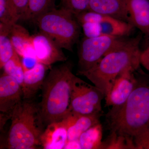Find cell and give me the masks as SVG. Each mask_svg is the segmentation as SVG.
I'll use <instances>...</instances> for the list:
<instances>
[{
  "instance_id": "1",
  "label": "cell",
  "mask_w": 149,
  "mask_h": 149,
  "mask_svg": "<svg viewBox=\"0 0 149 149\" xmlns=\"http://www.w3.org/2000/svg\"><path fill=\"white\" fill-rule=\"evenodd\" d=\"M70 62L51 68L42 86V99L38 106L42 126L63 120L69 112L71 85L75 76Z\"/></svg>"
},
{
  "instance_id": "2",
  "label": "cell",
  "mask_w": 149,
  "mask_h": 149,
  "mask_svg": "<svg viewBox=\"0 0 149 149\" xmlns=\"http://www.w3.org/2000/svg\"><path fill=\"white\" fill-rule=\"evenodd\" d=\"M141 40L140 36L129 38L124 45L105 56L92 68L77 71V74L86 77L102 91L105 97L120 74L127 70L136 71L139 69Z\"/></svg>"
},
{
  "instance_id": "3",
  "label": "cell",
  "mask_w": 149,
  "mask_h": 149,
  "mask_svg": "<svg viewBox=\"0 0 149 149\" xmlns=\"http://www.w3.org/2000/svg\"><path fill=\"white\" fill-rule=\"evenodd\" d=\"M135 87L121 106L107 114L111 132L131 137L149 124V78L136 77Z\"/></svg>"
},
{
  "instance_id": "4",
  "label": "cell",
  "mask_w": 149,
  "mask_h": 149,
  "mask_svg": "<svg viewBox=\"0 0 149 149\" xmlns=\"http://www.w3.org/2000/svg\"><path fill=\"white\" fill-rule=\"evenodd\" d=\"M10 119L6 141L8 148L33 149L41 145L43 126L37 105L30 100L23 99L14 109Z\"/></svg>"
},
{
  "instance_id": "5",
  "label": "cell",
  "mask_w": 149,
  "mask_h": 149,
  "mask_svg": "<svg viewBox=\"0 0 149 149\" xmlns=\"http://www.w3.org/2000/svg\"><path fill=\"white\" fill-rule=\"evenodd\" d=\"M35 23L40 32L52 38L61 48L72 52L81 27L73 13L55 8L39 17Z\"/></svg>"
},
{
  "instance_id": "6",
  "label": "cell",
  "mask_w": 149,
  "mask_h": 149,
  "mask_svg": "<svg viewBox=\"0 0 149 149\" xmlns=\"http://www.w3.org/2000/svg\"><path fill=\"white\" fill-rule=\"evenodd\" d=\"M126 37L110 36L84 37L78 50L77 71H86L92 68L105 56L124 45L129 39Z\"/></svg>"
},
{
  "instance_id": "7",
  "label": "cell",
  "mask_w": 149,
  "mask_h": 149,
  "mask_svg": "<svg viewBox=\"0 0 149 149\" xmlns=\"http://www.w3.org/2000/svg\"><path fill=\"white\" fill-rule=\"evenodd\" d=\"M104 98V94L100 89L75 75L71 85L69 111L85 115L102 113Z\"/></svg>"
},
{
  "instance_id": "8",
  "label": "cell",
  "mask_w": 149,
  "mask_h": 149,
  "mask_svg": "<svg viewBox=\"0 0 149 149\" xmlns=\"http://www.w3.org/2000/svg\"><path fill=\"white\" fill-rule=\"evenodd\" d=\"M32 42L37 62L51 68L56 63L67 61L63 49L47 35L40 32L32 36Z\"/></svg>"
},
{
  "instance_id": "9",
  "label": "cell",
  "mask_w": 149,
  "mask_h": 149,
  "mask_svg": "<svg viewBox=\"0 0 149 149\" xmlns=\"http://www.w3.org/2000/svg\"><path fill=\"white\" fill-rule=\"evenodd\" d=\"M23 100L21 85L13 77L3 72L0 77L1 114L10 118L14 109Z\"/></svg>"
},
{
  "instance_id": "10",
  "label": "cell",
  "mask_w": 149,
  "mask_h": 149,
  "mask_svg": "<svg viewBox=\"0 0 149 149\" xmlns=\"http://www.w3.org/2000/svg\"><path fill=\"white\" fill-rule=\"evenodd\" d=\"M135 71L126 70L116 78L109 93L105 97L107 107H118L126 102L136 85Z\"/></svg>"
},
{
  "instance_id": "11",
  "label": "cell",
  "mask_w": 149,
  "mask_h": 149,
  "mask_svg": "<svg viewBox=\"0 0 149 149\" xmlns=\"http://www.w3.org/2000/svg\"><path fill=\"white\" fill-rule=\"evenodd\" d=\"M102 113L79 115L69 111L64 118L68 132V141L78 140L82 133L100 123Z\"/></svg>"
},
{
  "instance_id": "12",
  "label": "cell",
  "mask_w": 149,
  "mask_h": 149,
  "mask_svg": "<svg viewBox=\"0 0 149 149\" xmlns=\"http://www.w3.org/2000/svg\"><path fill=\"white\" fill-rule=\"evenodd\" d=\"M49 68L47 65L37 62L31 68L24 69V80L22 87L24 100H31L42 89Z\"/></svg>"
},
{
  "instance_id": "13",
  "label": "cell",
  "mask_w": 149,
  "mask_h": 149,
  "mask_svg": "<svg viewBox=\"0 0 149 149\" xmlns=\"http://www.w3.org/2000/svg\"><path fill=\"white\" fill-rule=\"evenodd\" d=\"M128 22L149 37V0H127Z\"/></svg>"
},
{
  "instance_id": "14",
  "label": "cell",
  "mask_w": 149,
  "mask_h": 149,
  "mask_svg": "<svg viewBox=\"0 0 149 149\" xmlns=\"http://www.w3.org/2000/svg\"><path fill=\"white\" fill-rule=\"evenodd\" d=\"M67 141V129L63 119L47 125L40 137V144L45 149H64Z\"/></svg>"
},
{
  "instance_id": "15",
  "label": "cell",
  "mask_w": 149,
  "mask_h": 149,
  "mask_svg": "<svg viewBox=\"0 0 149 149\" xmlns=\"http://www.w3.org/2000/svg\"><path fill=\"white\" fill-rule=\"evenodd\" d=\"M95 23L99 37H127L131 35L135 28L129 22L102 14L99 20Z\"/></svg>"
},
{
  "instance_id": "16",
  "label": "cell",
  "mask_w": 149,
  "mask_h": 149,
  "mask_svg": "<svg viewBox=\"0 0 149 149\" xmlns=\"http://www.w3.org/2000/svg\"><path fill=\"white\" fill-rule=\"evenodd\" d=\"M88 10L129 22L127 0H91Z\"/></svg>"
},
{
  "instance_id": "17",
  "label": "cell",
  "mask_w": 149,
  "mask_h": 149,
  "mask_svg": "<svg viewBox=\"0 0 149 149\" xmlns=\"http://www.w3.org/2000/svg\"><path fill=\"white\" fill-rule=\"evenodd\" d=\"M9 37L15 49L19 56L36 60L32 36H30L27 29L16 23L11 29Z\"/></svg>"
},
{
  "instance_id": "18",
  "label": "cell",
  "mask_w": 149,
  "mask_h": 149,
  "mask_svg": "<svg viewBox=\"0 0 149 149\" xmlns=\"http://www.w3.org/2000/svg\"><path fill=\"white\" fill-rule=\"evenodd\" d=\"M55 1L29 0L27 10L20 20L35 23L39 17L56 8Z\"/></svg>"
},
{
  "instance_id": "19",
  "label": "cell",
  "mask_w": 149,
  "mask_h": 149,
  "mask_svg": "<svg viewBox=\"0 0 149 149\" xmlns=\"http://www.w3.org/2000/svg\"><path fill=\"white\" fill-rule=\"evenodd\" d=\"M14 25V24H13ZM13 25L0 22V67L3 68L7 62L16 52L9 37L11 29Z\"/></svg>"
},
{
  "instance_id": "20",
  "label": "cell",
  "mask_w": 149,
  "mask_h": 149,
  "mask_svg": "<svg viewBox=\"0 0 149 149\" xmlns=\"http://www.w3.org/2000/svg\"><path fill=\"white\" fill-rule=\"evenodd\" d=\"M102 127L100 123L81 134L78 141L82 149H102Z\"/></svg>"
},
{
  "instance_id": "21",
  "label": "cell",
  "mask_w": 149,
  "mask_h": 149,
  "mask_svg": "<svg viewBox=\"0 0 149 149\" xmlns=\"http://www.w3.org/2000/svg\"><path fill=\"white\" fill-rule=\"evenodd\" d=\"M136 149L133 139L111 132L105 141H103L102 149Z\"/></svg>"
},
{
  "instance_id": "22",
  "label": "cell",
  "mask_w": 149,
  "mask_h": 149,
  "mask_svg": "<svg viewBox=\"0 0 149 149\" xmlns=\"http://www.w3.org/2000/svg\"><path fill=\"white\" fill-rule=\"evenodd\" d=\"M19 56L16 52L13 57L6 63L3 68L4 72L13 77L22 87L24 80V70Z\"/></svg>"
},
{
  "instance_id": "23",
  "label": "cell",
  "mask_w": 149,
  "mask_h": 149,
  "mask_svg": "<svg viewBox=\"0 0 149 149\" xmlns=\"http://www.w3.org/2000/svg\"><path fill=\"white\" fill-rule=\"evenodd\" d=\"M91 0H60V8L74 15L88 10Z\"/></svg>"
},
{
  "instance_id": "24",
  "label": "cell",
  "mask_w": 149,
  "mask_h": 149,
  "mask_svg": "<svg viewBox=\"0 0 149 149\" xmlns=\"http://www.w3.org/2000/svg\"><path fill=\"white\" fill-rule=\"evenodd\" d=\"M18 21L9 0H0V22L13 25Z\"/></svg>"
},
{
  "instance_id": "25",
  "label": "cell",
  "mask_w": 149,
  "mask_h": 149,
  "mask_svg": "<svg viewBox=\"0 0 149 149\" xmlns=\"http://www.w3.org/2000/svg\"><path fill=\"white\" fill-rule=\"evenodd\" d=\"M133 141L136 149H149V124L136 133Z\"/></svg>"
},
{
  "instance_id": "26",
  "label": "cell",
  "mask_w": 149,
  "mask_h": 149,
  "mask_svg": "<svg viewBox=\"0 0 149 149\" xmlns=\"http://www.w3.org/2000/svg\"><path fill=\"white\" fill-rule=\"evenodd\" d=\"M17 19L21 20L27 10L29 0H9Z\"/></svg>"
},
{
  "instance_id": "27",
  "label": "cell",
  "mask_w": 149,
  "mask_h": 149,
  "mask_svg": "<svg viewBox=\"0 0 149 149\" xmlns=\"http://www.w3.org/2000/svg\"><path fill=\"white\" fill-rule=\"evenodd\" d=\"M140 63L144 68L149 71V40L146 47L143 50L141 51Z\"/></svg>"
},
{
  "instance_id": "28",
  "label": "cell",
  "mask_w": 149,
  "mask_h": 149,
  "mask_svg": "<svg viewBox=\"0 0 149 149\" xmlns=\"http://www.w3.org/2000/svg\"><path fill=\"white\" fill-rule=\"evenodd\" d=\"M64 149H81L78 140L67 141Z\"/></svg>"
}]
</instances>
